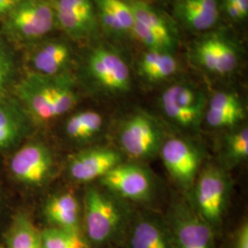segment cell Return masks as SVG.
<instances>
[{"label": "cell", "instance_id": "17", "mask_svg": "<svg viewBox=\"0 0 248 248\" xmlns=\"http://www.w3.org/2000/svg\"><path fill=\"white\" fill-rule=\"evenodd\" d=\"M205 120L215 129L230 128L245 120V108L239 98L230 92H218L210 99Z\"/></svg>", "mask_w": 248, "mask_h": 248}, {"label": "cell", "instance_id": "31", "mask_svg": "<svg viewBox=\"0 0 248 248\" xmlns=\"http://www.w3.org/2000/svg\"><path fill=\"white\" fill-rule=\"evenodd\" d=\"M21 0H0V15L9 14Z\"/></svg>", "mask_w": 248, "mask_h": 248}, {"label": "cell", "instance_id": "7", "mask_svg": "<svg viewBox=\"0 0 248 248\" xmlns=\"http://www.w3.org/2000/svg\"><path fill=\"white\" fill-rule=\"evenodd\" d=\"M161 107L172 123L185 129H193L205 113L206 101L199 90L187 85L177 84L163 92Z\"/></svg>", "mask_w": 248, "mask_h": 248}, {"label": "cell", "instance_id": "6", "mask_svg": "<svg viewBox=\"0 0 248 248\" xmlns=\"http://www.w3.org/2000/svg\"><path fill=\"white\" fill-rule=\"evenodd\" d=\"M165 222L173 248H216L214 230L194 209L178 206Z\"/></svg>", "mask_w": 248, "mask_h": 248}, {"label": "cell", "instance_id": "14", "mask_svg": "<svg viewBox=\"0 0 248 248\" xmlns=\"http://www.w3.org/2000/svg\"><path fill=\"white\" fill-rule=\"evenodd\" d=\"M122 161L123 157L118 151L107 147L90 148L72 157L68 173L72 179L78 182H91L102 178Z\"/></svg>", "mask_w": 248, "mask_h": 248}, {"label": "cell", "instance_id": "32", "mask_svg": "<svg viewBox=\"0 0 248 248\" xmlns=\"http://www.w3.org/2000/svg\"><path fill=\"white\" fill-rule=\"evenodd\" d=\"M240 9L242 15L246 18L248 15V0H232Z\"/></svg>", "mask_w": 248, "mask_h": 248}, {"label": "cell", "instance_id": "29", "mask_svg": "<svg viewBox=\"0 0 248 248\" xmlns=\"http://www.w3.org/2000/svg\"><path fill=\"white\" fill-rule=\"evenodd\" d=\"M231 248H248V223L247 221L242 222L235 231Z\"/></svg>", "mask_w": 248, "mask_h": 248}, {"label": "cell", "instance_id": "20", "mask_svg": "<svg viewBox=\"0 0 248 248\" xmlns=\"http://www.w3.org/2000/svg\"><path fill=\"white\" fill-rule=\"evenodd\" d=\"M71 59L68 45L62 42H51L36 51L31 62L35 73L45 76L63 74Z\"/></svg>", "mask_w": 248, "mask_h": 248}, {"label": "cell", "instance_id": "12", "mask_svg": "<svg viewBox=\"0 0 248 248\" xmlns=\"http://www.w3.org/2000/svg\"><path fill=\"white\" fill-rule=\"evenodd\" d=\"M56 22L74 39L83 40L97 31L98 18L94 0H54Z\"/></svg>", "mask_w": 248, "mask_h": 248}, {"label": "cell", "instance_id": "9", "mask_svg": "<svg viewBox=\"0 0 248 248\" xmlns=\"http://www.w3.org/2000/svg\"><path fill=\"white\" fill-rule=\"evenodd\" d=\"M9 167L13 177L20 183L39 186L52 174L53 156L44 143L29 142L13 155Z\"/></svg>", "mask_w": 248, "mask_h": 248}, {"label": "cell", "instance_id": "33", "mask_svg": "<svg viewBox=\"0 0 248 248\" xmlns=\"http://www.w3.org/2000/svg\"><path fill=\"white\" fill-rule=\"evenodd\" d=\"M48 1H50V0H48Z\"/></svg>", "mask_w": 248, "mask_h": 248}, {"label": "cell", "instance_id": "5", "mask_svg": "<svg viewBox=\"0 0 248 248\" xmlns=\"http://www.w3.org/2000/svg\"><path fill=\"white\" fill-rule=\"evenodd\" d=\"M134 18L132 33L148 51L169 52L175 47V36L165 18L142 0L127 2Z\"/></svg>", "mask_w": 248, "mask_h": 248}, {"label": "cell", "instance_id": "8", "mask_svg": "<svg viewBox=\"0 0 248 248\" xmlns=\"http://www.w3.org/2000/svg\"><path fill=\"white\" fill-rule=\"evenodd\" d=\"M119 142L125 154L134 159L149 158L160 150L162 134L156 124L144 114L129 118L121 127Z\"/></svg>", "mask_w": 248, "mask_h": 248}, {"label": "cell", "instance_id": "11", "mask_svg": "<svg viewBox=\"0 0 248 248\" xmlns=\"http://www.w3.org/2000/svg\"><path fill=\"white\" fill-rule=\"evenodd\" d=\"M100 182L110 192L133 202L148 200L154 187L149 172L134 164H119Z\"/></svg>", "mask_w": 248, "mask_h": 248}, {"label": "cell", "instance_id": "24", "mask_svg": "<svg viewBox=\"0 0 248 248\" xmlns=\"http://www.w3.org/2000/svg\"><path fill=\"white\" fill-rule=\"evenodd\" d=\"M8 248H44L42 231L25 214H18L7 234Z\"/></svg>", "mask_w": 248, "mask_h": 248}, {"label": "cell", "instance_id": "16", "mask_svg": "<svg viewBox=\"0 0 248 248\" xmlns=\"http://www.w3.org/2000/svg\"><path fill=\"white\" fill-rule=\"evenodd\" d=\"M121 243L124 248H173L167 223L152 216L130 220Z\"/></svg>", "mask_w": 248, "mask_h": 248}, {"label": "cell", "instance_id": "3", "mask_svg": "<svg viewBox=\"0 0 248 248\" xmlns=\"http://www.w3.org/2000/svg\"><path fill=\"white\" fill-rule=\"evenodd\" d=\"M56 22L53 5L48 0H21L8 14L10 34L31 41L48 34Z\"/></svg>", "mask_w": 248, "mask_h": 248}, {"label": "cell", "instance_id": "21", "mask_svg": "<svg viewBox=\"0 0 248 248\" xmlns=\"http://www.w3.org/2000/svg\"><path fill=\"white\" fill-rule=\"evenodd\" d=\"M26 131L22 111L6 97L0 98V150L15 145Z\"/></svg>", "mask_w": 248, "mask_h": 248}, {"label": "cell", "instance_id": "30", "mask_svg": "<svg viewBox=\"0 0 248 248\" xmlns=\"http://www.w3.org/2000/svg\"><path fill=\"white\" fill-rule=\"evenodd\" d=\"M224 9L227 13V15L231 18L234 20H243L245 19L244 16L242 15L238 7L232 1V0H225L224 1Z\"/></svg>", "mask_w": 248, "mask_h": 248}, {"label": "cell", "instance_id": "19", "mask_svg": "<svg viewBox=\"0 0 248 248\" xmlns=\"http://www.w3.org/2000/svg\"><path fill=\"white\" fill-rule=\"evenodd\" d=\"M177 9L186 26L198 31L211 29L219 18L217 0H180Z\"/></svg>", "mask_w": 248, "mask_h": 248}, {"label": "cell", "instance_id": "25", "mask_svg": "<svg viewBox=\"0 0 248 248\" xmlns=\"http://www.w3.org/2000/svg\"><path fill=\"white\" fill-rule=\"evenodd\" d=\"M103 118L93 110L80 111L72 115L65 124V133L74 140H87L100 132Z\"/></svg>", "mask_w": 248, "mask_h": 248}, {"label": "cell", "instance_id": "27", "mask_svg": "<svg viewBox=\"0 0 248 248\" xmlns=\"http://www.w3.org/2000/svg\"><path fill=\"white\" fill-rule=\"evenodd\" d=\"M225 155L230 163L238 164L248 156V129L244 127L225 140Z\"/></svg>", "mask_w": 248, "mask_h": 248}, {"label": "cell", "instance_id": "1", "mask_svg": "<svg viewBox=\"0 0 248 248\" xmlns=\"http://www.w3.org/2000/svg\"><path fill=\"white\" fill-rule=\"evenodd\" d=\"M17 94L27 112L43 123L64 115L78 103L74 82L65 74H29L18 84Z\"/></svg>", "mask_w": 248, "mask_h": 248}, {"label": "cell", "instance_id": "18", "mask_svg": "<svg viewBox=\"0 0 248 248\" xmlns=\"http://www.w3.org/2000/svg\"><path fill=\"white\" fill-rule=\"evenodd\" d=\"M45 215L51 227L71 232H82L80 206L71 193L53 195L46 202Z\"/></svg>", "mask_w": 248, "mask_h": 248}, {"label": "cell", "instance_id": "13", "mask_svg": "<svg viewBox=\"0 0 248 248\" xmlns=\"http://www.w3.org/2000/svg\"><path fill=\"white\" fill-rule=\"evenodd\" d=\"M89 71L98 85L110 92H126L131 87V72L117 53L98 48L90 54Z\"/></svg>", "mask_w": 248, "mask_h": 248}, {"label": "cell", "instance_id": "4", "mask_svg": "<svg viewBox=\"0 0 248 248\" xmlns=\"http://www.w3.org/2000/svg\"><path fill=\"white\" fill-rule=\"evenodd\" d=\"M228 195V178L221 169L209 168L198 177L194 189V210L214 231L222 222Z\"/></svg>", "mask_w": 248, "mask_h": 248}, {"label": "cell", "instance_id": "10", "mask_svg": "<svg viewBox=\"0 0 248 248\" xmlns=\"http://www.w3.org/2000/svg\"><path fill=\"white\" fill-rule=\"evenodd\" d=\"M159 152L166 169L178 185L189 188L194 184L202 155L193 143L182 138H170L163 142Z\"/></svg>", "mask_w": 248, "mask_h": 248}, {"label": "cell", "instance_id": "23", "mask_svg": "<svg viewBox=\"0 0 248 248\" xmlns=\"http://www.w3.org/2000/svg\"><path fill=\"white\" fill-rule=\"evenodd\" d=\"M178 63L169 52L148 51L139 62L138 70L143 78L149 82L168 79L176 74Z\"/></svg>", "mask_w": 248, "mask_h": 248}, {"label": "cell", "instance_id": "2", "mask_svg": "<svg viewBox=\"0 0 248 248\" xmlns=\"http://www.w3.org/2000/svg\"><path fill=\"white\" fill-rule=\"evenodd\" d=\"M84 235L91 248H106L121 242L130 219L112 196L95 187L84 201Z\"/></svg>", "mask_w": 248, "mask_h": 248}, {"label": "cell", "instance_id": "15", "mask_svg": "<svg viewBox=\"0 0 248 248\" xmlns=\"http://www.w3.org/2000/svg\"><path fill=\"white\" fill-rule=\"evenodd\" d=\"M195 57L207 71L219 76H226L234 71L239 57L235 47L222 36H211L199 43Z\"/></svg>", "mask_w": 248, "mask_h": 248}, {"label": "cell", "instance_id": "22", "mask_svg": "<svg viewBox=\"0 0 248 248\" xmlns=\"http://www.w3.org/2000/svg\"><path fill=\"white\" fill-rule=\"evenodd\" d=\"M103 25L112 32H132L134 18L127 1L94 0Z\"/></svg>", "mask_w": 248, "mask_h": 248}, {"label": "cell", "instance_id": "26", "mask_svg": "<svg viewBox=\"0 0 248 248\" xmlns=\"http://www.w3.org/2000/svg\"><path fill=\"white\" fill-rule=\"evenodd\" d=\"M44 248H91L83 232L50 227L42 231Z\"/></svg>", "mask_w": 248, "mask_h": 248}, {"label": "cell", "instance_id": "28", "mask_svg": "<svg viewBox=\"0 0 248 248\" xmlns=\"http://www.w3.org/2000/svg\"><path fill=\"white\" fill-rule=\"evenodd\" d=\"M14 74V64L6 48L0 42V98H4Z\"/></svg>", "mask_w": 248, "mask_h": 248}]
</instances>
